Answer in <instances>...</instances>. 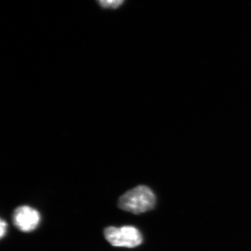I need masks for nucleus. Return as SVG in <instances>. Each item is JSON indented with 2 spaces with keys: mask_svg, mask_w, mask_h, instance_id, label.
<instances>
[{
  "mask_svg": "<svg viewBox=\"0 0 251 251\" xmlns=\"http://www.w3.org/2000/svg\"><path fill=\"white\" fill-rule=\"evenodd\" d=\"M156 204V196L148 186L140 185L122 195L118 206L122 210L134 214L151 210Z\"/></svg>",
  "mask_w": 251,
  "mask_h": 251,
  "instance_id": "obj_1",
  "label": "nucleus"
},
{
  "mask_svg": "<svg viewBox=\"0 0 251 251\" xmlns=\"http://www.w3.org/2000/svg\"><path fill=\"white\" fill-rule=\"evenodd\" d=\"M104 237L115 247L135 248L143 242L140 231L133 226L106 227L104 229Z\"/></svg>",
  "mask_w": 251,
  "mask_h": 251,
  "instance_id": "obj_2",
  "label": "nucleus"
},
{
  "mask_svg": "<svg viewBox=\"0 0 251 251\" xmlns=\"http://www.w3.org/2000/svg\"><path fill=\"white\" fill-rule=\"evenodd\" d=\"M41 221L39 211L29 206L16 208L13 214V222L19 230L30 232L37 228Z\"/></svg>",
  "mask_w": 251,
  "mask_h": 251,
  "instance_id": "obj_3",
  "label": "nucleus"
},
{
  "mask_svg": "<svg viewBox=\"0 0 251 251\" xmlns=\"http://www.w3.org/2000/svg\"><path fill=\"white\" fill-rule=\"evenodd\" d=\"M100 6L107 9H117L123 4L125 0H97Z\"/></svg>",
  "mask_w": 251,
  "mask_h": 251,
  "instance_id": "obj_4",
  "label": "nucleus"
},
{
  "mask_svg": "<svg viewBox=\"0 0 251 251\" xmlns=\"http://www.w3.org/2000/svg\"><path fill=\"white\" fill-rule=\"evenodd\" d=\"M0 226H1V232H0V237L1 239L4 238L5 234L6 233V229H7V224L6 221L1 219V222H0Z\"/></svg>",
  "mask_w": 251,
  "mask_h": 251,
  "instance_id": "obj_5",
  "label": "nucleus"
}]
</instances>
